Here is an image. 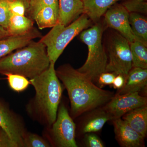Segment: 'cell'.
<instances>
[{
    "label": "cell",
    "mask_w": 147,
    "mask_h": 147,
    "mask_svg": "<svg viewBox=\"0 0 147 147\" xmlns=\"http://www.w3.org/2000/svg\"><path fill=\"white\" fill-rule=\"evenodd\" d=\"M56 73L67 91L72 118L106 104L114 96L113 92L97 86L69 64L59 67Z\"/></svg>",
    "instance_id": "6da1fadb"
},
{
    "label": "cell",
    "mask_w": 147,
    "mask_h": 147,
    "mask_svg": "<svg viewBox=\"0 0 147 147\" xmlns=\"http://www.w3.org/2000/svg\"><path fill=\"white\" fill-rule=\"evenodd\" d=\"M55 63L38 76L29 80L35 94L26 105L27 114L44 127L54 123L61 100L63 87L56 73Z\"/></svg>",
    "instance_id": "7a4b0ae2"
},
{
    "label": "cell",
    "mask_w": 147,
    "mask_h": 147,
    "mask_svg": "<svg viewBox=\"0 0 147 147\" xmlns=\"http://www.w3.org/2000/svg\"><path fill=\"white\" fill-rule=\"evenodd\" d=\"M50 64L45 45L33 40L0 59V73L18 74L32 79L46 70Z\"/></svg>",
    "instance_id": "3957f363"
},
{
    "label": "cell",
    "mask_w": 147,
    "mask_h": 147,
    "mask_svg": "<svg viewBox=\"0 0 147 147\" xmlns=\"http://www.w3.org/2000/svg\"><path fill=\"white\" fill-rule=\"evenodd\" d=\"M102 32L101 25L97 24L82 31L80 34V38L88 46V54L84 65L77 69L93 82H97L99 75L106 72L108 62V57L102 44Z\"/></svg>",
    "instance_id": "277c9868"
},
{
    "label": "cell",
    "mask_w": 147,
    "mask_h": 147,
    "mask_svg": "<svg viewBox=\"0 0 147 147\" xmlns=\"http://www.w3.org/2000/svg\"><path fill=\"white\" fill-rule=\"evenodd\" d=\"M90 23L88 17L83 13L67 26L57 23L49 32L41 37L39 41L46 46L50 62L55 63L69 43Z\"/></svg>",
    "instance_id": "5b68a950"
},
{
    "label": "cell",
    "mask_w": 147,
    "mask_h": 147,
    "mask_svg": "<svg viewBox=\"0 0 147 147\" xmlns=\"http://www.w3.org/2000/svg\"><path fill=\"white\" fill-rule=\"evenodd\" d=\"M76 127L66 106L61 102L56 120L51 125L44 127L42 136L51 147H77Z\"/></svg>",
    "instance_id": "8992f818"
},
{
    "label": "cell",
    "mask_w": 147,
    "mask_h": 147,
    "mask_svg": "<svg viewBox=\"0 0 147 147\" xmlns=\"http://www.w3.org/2000/svg\"><path fill=\"white\" fill-rule=\"evenodd\" d=\"M108 52L109 61L106 72L121 74L125 79L132 67L129 42L119 33H116L109 41Z\"/></svg>",
    "instance_id": "52a82bcc"
},
{
    "label": "cell",
    "mask_w": 147,
    "mask_h": 147,
    "mask_svg": "<svg viewBox=\"0 0 147 147\" xmlns=\"http://www.w3.org/2000/svg\"><path fill=\"white\" fill-rule=\"evenodd\" d=\"M0 127L6 132L17 147H23V136L28 130L24 118L0 100Z\"/></svg>",
    "instance_id": "ba28073f"
},
{
    "label": "cell",
    "mask_w": 147,
    "mask_h": 147,
    "mask_svg": "<svg viewBox=\"0 0 147 147\" xmlns=\"http://www.w3.org/2000/svg\"><path fill=\"white\" fill-rule=\"evenodd\" d=\"M147 102V98L140 95L139 92L124 94H116L106 103L104 110L113 120L136 108L146 105Z\"/></svg>",
    "instance_id": "9c48e42d"
},
{
    "label": "cell",
    "mask_w": 147,
    "mask_h": 147,
    "mask_svg": "<svg viewBox=\"0 0 147 147\" xmlns=\"http://www.w3.org/2000/svg\"><path fill=\"white\" fill-rule=\"evenodd\" d=\"M129 14L122 5L115 4L105 13V20L108 27L117 31L131 42L136 38L129 24Z\"/></svg>",
    "instance_id": "30bf717a"
},
{
    "label": "cell",
    "mask_w": 147,
    "mask_h": 147,
    "mask_svg": "<svg viewBox=\"0 0 147 147\" xmlns=\"http://www.w3.org/2000/svg\"><path fill=\"white\" fill-rule=\"evenodd\" d=\"M41 33L36 28H33L25 34L10 36L0 39V59L28 45L31 41L37 38L41 37Z\"/></svg>",
    "instance_id": "8fae6325"
},
{
    "label": "cell",
    "mask_w": 147,
    "mask_h": 147,
    "mask_svg": "<svg viewBox=\"0 0 147 147\" xmlns=\"http://www.w3.org/2000/svg\"><path fill=\"white\" fill-rule=\"evenodd\" d=\"M116 137L120 143L126 147L141 146L144 137L135 131L121 118L113 120Z\"/></svg>",
    "instance_id": "7c38bea8"
},
{
    "label": "cell",
    "mask_w": 147,
    "mask_h": 147,
    "mask_svg": "<svg viewBox=\"0 0 147 147\" xmlns=\"http://www.w3.org/2000/svg\"><path fill=\"white\" fill-rule=\"evenodd\" d=\"M147 69L132 67L125 79L123 87L117 94H124L141 91L146 87Z\"/></svg>",
    "instance_id": "4fadbf2b"
},
{
    "label": "cell",
    "mask_w": 147,
    "mask_h": 147,
    "mask_svg": "<svg viewBox=\"0 0 147 147\" xmlns=\"http://www.w3.org/2000/svg\"><path fill=\"white\" fill-rule=\"evenodd\" d=\"M59 18L58 24L69 25L84 12L83 0H58Z\"/></svg>",
    "instance_id": "5bb4252c"
},
{
    "label": "cell",
    "mask_w": 147,
    "mask_h": 147,
    "mask_svg": "<svg viewBox=\"0 0 147 147\" xmlns=\"http://www.w3.org/2000/svg\"><path fill=\"white\" fill-rule=\"evenodd\" d=\"M123 119L143 137L147 131V105L136 108L124 115Z\"/></svg>",
    "instance_id": "9a60e30c"
},
{
    "label": "cell",
    "mask_w": 147,
    "mask_h": 147,
    "mask_svg": "<svg viewBox=\"0 0 147 147\" xmlns=\"http://www.w3.org/2000/svg\"><path fill=\"white\" fill-rule=\"evenodd\" d=\"M120 0H83L84 12L96 22L112 6Z\"/></svg>",
    "instance_id": "2e32d148"
},
{
    "label": "cell",
    "mask_w": 147,
    "mask_h": 147,
    "mask_svg": "<svg viewBox=\"0 0 147 147\" xmlns=\"http://www.w3.org/2000/svg\"><path fill=\"white\" fill-rule=\"evenodd\" d=\"M59 5L43 7L38 11L33 17L40 30L53 28L58 23Z\"/></svg>",
    "instance_id": "e0dca14e"
},
{
    "label": "cell",
    "mask_w": 147,
    "mask_h": 147,
    "mask_svg": "<svg viewBox=\"0 0 147 147\" xmlns=\"http://www.w3.org/2000/svg\"><path fill=\"white\" fill-rule=\"evenodd\" d=\"M33 21L25 16L10 14L7 30L10 36L25 34L33 28Z\"/></svg>",
    "instance_id": "ac0fdd59"
},
{
    "label": "cell",
    "mask_w": 147,
    "mask_h": 147,
    "mask_svg": "<svg viewBox=\"0 0 147 147\" xmlns=\"http://www.w3.org/2000/svg\"><path fill=\"white\" fill-rule=\"evenodd\" d=\"M129 22L136 40L147 46V21L140 13L131 12Z\"/></svg>",
    "instance_id": "d6986e66"
},
{
    "label": "cell",
    "mask_w": 147,
    "mask_h": 147,
    "mask_svg": "<svg viewBox=\"0 0 147 147\" xmlns=\"http://www.w3.org/2000/svg\"><path fill=\"white\" fill-rule=\"evenodd\" d=\"M132 67L147 69V46L137 40L129 42Z\"/></svg>",
    "instance_id": "ffe728a7"
},
{
    "label": "cell",
    "mask_w": 147,
    "mask_h": 147,
    "mask_svg": "<svg viewBox=\"0 0 147 147\" xmlns=\"http://www.w3.org/2000/svg\"><path fill=\"white\" fill-rule=\"evenodd\" d=\"M7 77L9 87L12 90L21 92L27 89L30 84V81L26 77L13 74H4Z\"/></svg>",
    "instance_id": "44dd1931"
},
{
    "label": "cell",
    "mask_w": 147,
    "mask_h": 147,
    "mask_svg": "<svg viewBox=\"0 0 147 147\" xmlns=\"http://www.w3.org/2000/svg\"><path fill=\"white\" fill-rule=\"evenodd\" d=\"M23 147H51L42 136L27 131L23 136Z\"/></svg>",
    "instance_id": "7402d4cb"
},
{
    "label": "cell",
    "mask_w": 147,
    "mask_h": 147,
    "mask_svg": "<svg viewBox=\"0 0 147 147\" xmlns=\"http://www.w3.org/2000/svg\"><path fill=\"white\" fill-rule=\"evenodd\" d=\"M109 120H111L110 117L106 113L102 115L92 119L85 125L83 128V132L90 133L99 131Z\"/></svg>",
    "instance_id": "603a6c76"
},
{
    "label": "cell",
    "mask_w": 147,
    "mask_h": 147,
    "mask_svg": "<svg viewBox=\"0 0 147 147\" xmlns=\"http://www.w3.org/2000/svg\"><path fill=\"white\" fill-rule=\"evenodd\" d=\"M122 5L129 13H147V0H127Z\"/></svg>",
    "instance_id": "cb8c5ba5"
},
{
    "label": "cell",
    "mask_w": 147,
    "mask_h": 147,
    "mask_svg": "<svg viewBox=\"0 0 147 147\" xmlns=\"http://www.w3.org/2000/svg\"><path fill=\"white\" fill-rule=\"evenodd\" d=\"M58 5V0H34L29 4L28 7L30 18L32 20L33 17L38 11L43 7Z\"/></svg>",
    "instance_id": "d4e9b609"
},
{
    "label": "cell",
    "mask_w": 147,
    "mask_h": 147,
    "mask_svg": "<svg viewBox=\"0 0 147 147\" xmlns=\"http://www.w3.org/2000/svg\"><path fill=\"white\" fill-rule=\"evenodd\" d=\"M10 16L8 0H0V26L7 30Z\"/></svg>",
    "instance_id": "484cf974"
},
{
    "label": "cell",
    "mask_w": 147,
    "mask_h": 147,
    "mask_svg": "<svg viewBox=\"0 0 147 147\" xmlns=\"http://www.w3.org/2000/svg\"><path fill=\"white\" fill-rule=\"evenodd\" d=\"M8 1L10 14L25 16L26 7L24 0H10Z\"/></svg>",
    "instance_id": "4316f807"
},
{
    "label": "cell",
    "mask_w": 147,
    "mask_h": 147,
    "mask_svg": "<svg viewBox=\"0 0 147 147\" xmlns=\"http://www.w3.org/2000/svg\"><path fill=\"white\" fill-rule=\"evenodd\" d=\"M115 74L113 72H105L100 74L98 78L97 82L98 87L102 88L106 85H111L116 76Z\"/></svg>",
    "instance_id": "83f0119b"
},
{
    "label": "cell",
    "mask_w": 147,
    "mask_h": 147,
    "mask_svg": "<svg viewBox=\"0 0 147 147\" xmlns=\"http://www.w3.org/2000/svg\"><path fill=\"white\" fill-rule=\"evenodd\" d=\"M0 147H17L8 134L0 127Z\"/></svg>",
    "instance_id": "f1b7e54d"
},
{
    "label": "cell",
    "mask_w": 147,
    "mask_h": 147,
    "mask_svg": "<svg viewBox=\"0 0 147 147\" xmlns=\"http://www.w3.org/2000/svg\"><path fill=\"white\" fill-rule=\"evenodd\" d=\"M87 144L90 147H103L104 145L96 135L93 134H90L87 137Z\"/></svg>",
    "instance_id": "f546056e"
},
{
    "label": "cell",
    "mask_w": 147,
    "mask_h": 147,
    "mask_svg": "<svg viewBox=\"0 0 147 147\" xmlns=\"http://www.w3.org/2000/svg\"><path fill=\"white\" fill-rule=\"evenodd\" d=\"M125 82L124 77L121 74H118L115 77L112 85L115 89L119 90L123 87Z\"/></svg>",
    "instance_id": "4dcf8cb0"
},
{
    "label": "cell",
    "mask_w": 147,
    "mask_h": 147,
    "mask_svg": "<svg viewBox=\"0 0 147 147\" xmlns=\"http://www.w3.org/2000/svg\"><path fill=\"white\" fill-rule=\"evenodd\" d=\"M10 36L8 32L6 29L0 26V39Z\"/></svg>",
    "instance_id": "1f68e13d"
},
{
    "label": "cell",
    "mask_w": 147,
    "mask_h": 147,
    "mask_svg": "<svg viewBox=\"0 0 147 147\" xmlns=\"http://www.w3.org/2000/svg\"><path fill=\"white\" fill-rule=\"evenodd\" d=\"M34 1V0H28V5L30 3L33 1Z\"/></svg>",
    "instance_id": "d6a6232c"
},
{
    "label": "cell",
    "mask_w": 147,
    "mask_h": 147,
    "mask_svg": "<svg viewBox=\"0 0 147 147\" xmlns=\"http://www.w3.org/2000/svg\"><path fill=\"white\" fill-rule=\"evenodd\" d=\"M8 1H10V0H8Z\"/></svg>",
    "instance_id": "836d02e7"
}]
</instances>
